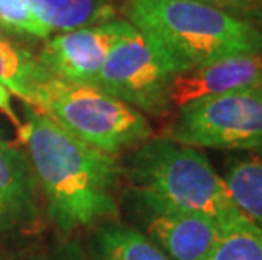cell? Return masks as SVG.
Segmentation results:
<instances>
[{
    "label": "cell",
    "mask_w": 262,
    "mask_h": 260,
    "mask_svg": "<svg viewBox=\"0 0 262 260\" xmlns=\"http://www.w3.org/2000/svg\"><path fill=\"white\" fill-rule=\"evenodd\" d=\"M164 137L196 149L257 151L262 146V86L186 105L178 110Z\"/></svg>",
    "instance_id": "6"
},
{
    "label": "cell",
    "mask_w": 262,
    "mask_h": 260,
    "mask_svg": "<svg viewBox=\"0 0 262 260\" xmlns=\"http://www.w3.org/2000/svg\"><path fill=\"white\" fill-rule=\"evenodd\" d=\"M0 31L5 34L48 39L49 29L37 19L29 0H0Z\"/></svg>",
    "instance_id": "16"
},
{
    "label": "cell",
    "mask_w": 262,
    "mask_h": 260,
    "mask_svg": "<svg viewBox=\"0 0 262 260\" xmlns=\"http://www.w3.org/2000/svg\"><path fill=\"white\" fill-rule=\"evenodd\" d=\"M17 135L49 218L63 233L117 213L112 191L124 169L114 154L80 140L31 107Z\"/></svg>",
    "instance_id": "1"
},
{
    "label": "cell",
    "mask_w": 262,
    "mask_h": 260,
    "mask_svg": "<svg viewBox=\"0 0 262 260\" xmlns=\"http://www.w3.org/2000/svg\"><path fill=\"white\" fill-rule=\"evenodd\" d=\"M255 86H262V53L232 54L178 73L169 86V107L180 110L203 98Z\"/></svg>",
    "instance_id": "9"
},
{
    "label": "cell",
    "mask_w": 262,
    "mask_h": 260,
    "mask_svg": "<svg viewBox=\"0 0 262 260\" xmlns=\"http://www.w3.org/2000/svg\"><path fill=\"white\" fill-rule=\"evenodd\" d=\"M200 2L215 5V7H224V5H247V4L259 2V0H200Z\"/></svg>",
    "instance_id": "19"
},
{
    "label": "cell",
    "mask_w": 262,
    "mask_h": 260,
    "mask_svg": "<svg viewBox=\"0 0 262 260\" xmlns=\"http://www.w3.org/2000/svg\"><path fill=\"white\" fill-rule=\"evenodd\" d=\"M125 208L134 226L171 260H205L222 233L210 218L178 208L139 187L130 186L127 191Z\"/></svg>",
    "instance_id": "7"
},
{
    "label": "cell",
    "mask_w": 262,
    "mask_h": 260,
    "mask_svg": "<svg viewBox=\"0 0 262 260\" xmlns=\"http://www.w3.org/2000/svg\"><path fill=\"white\" fill-rule=\"evenodd\" d=\"M37 19L49 32H68L114 19L110 0H29Z\"/></svg>",
    "instance_id": "11"
},
{
    "label": "cell",
    "mask_w": 262,
    "mask_h": 260,
    "mask_svg": "<svg viewBox=\"0 0 262 260\" xmlns=\"http://www.w3.org/2000/svg\"><path fill=\"white\" fill-rule=\"evenodd\" d=\"M125 174L132 187L210 218L222 231L250 221L232 201L222 176L196 147L166 137L147 139L127 159Z\"/></svg>",
    "instance_id": "3"
},
{
    "label": "cell",
    "mask_w": 262,
    "mask_h": 260,
    "mask_svg": "<svg viewBox=\"0 0 262 260\" xmlns=\"http://www.w3.org/2000/svg\"><path fill=\"white\" fill-rule=\"evenodd\" d=\"M225 187L235 206L262 230V156L247 154L228 160Z\"/></svg>",
    "instance_id": "13"
},
{
    "label": "cell",
    "mask_w": 262,
    "mask_h": 260,
    "mask_svg": "<svg viewBox=\"0 0 262 260\" xmlns=\"http://www.w3.org/2000/svg\"><path fill=\"white\" fill-rule=\"evenodd\" d=\"M32 107L80 140L107 154L150 139L146 115L97 85L48 73L32 90Z\"/></svg>",
    "instance_id": "4"
},
{
    "label": "cell",
    "mask_w": 262,
    "mask_h": 260,
    "mask_svg": "<svg viewBox=\"0 0 262 260\" xmlns=\"http://www.w3.org/2000/svg\"><path fill=\"white\" fill-rule=\"evenodd\" d=\"M92 260H171L136 226L105 223L90 243Z\"/></svg>",
    "instance_id": "12"
},
{
    "label": "cell",
    "mask_w": 262,
    "mask_h": 260,
    "mask_svg": "<svg viewBox=\"0 0 262 260\" xmlns=\"http://www.w3.org/2000/svg\"><path fill=\"white\" fill-rule=\"evenodd\" d=\"M31 260H86V257L76 243H63V245Z\"/></svg>",
    "instance_id": "17"
},
{
    "label": "cell",
    "mask_w": 262,
    "mask_h": 260,
    "mask_svg": "<svg viewBox=\"0 0 262 260\" xmlns=\"http://www.w3.org/2000/svg\"><path fill=\"white\" fill-rule=\"evenodd\" d=\"M205 260H262V230L252 221L224 230Z\"/></svg>",
    "instance_id": "15"
},
{
    "label": "cell",
    "mask_w": 262,
    "mask_h": 260,
    "mask_svg": "<svg viewBox=\"0 0 262 260\" xmlns=\"http://www.w3.org/2000/svg\"><path fill=\"white\" fill-rule=\"evenodd\" d=\"M37 182L22 147L0 139V233L36 220Z\"/></svg>",
    "instance_id": "10"
},
{
    "label": "cell",
    "mask_w": 262,
    "mask_h": 260,
    "mask_svg": "<svg viewBox=\"0 0 262 260\" xmlns=\"http://www.w3.org/2000/svg\"><path fill=\"white\" fill-rule=\"evenodd\" d=\"M125 20L112 19L97 26L58 32L39 51V63L61 80L95 85L110 48L119 39Z\"/></svg>",
    "instance_id": "8"
},
{
    "label": "cell",
    "mask_w": 262,
    "mask_h": 260,
    "mask_svg": "<svg viewBox=\"0 0 262 260\" xmlns=\"http://www.w3.org/2000/svg\"><path fill=\"white\" fill-rule=\"evenodd\" d=\"M0 112L4 115H7V117L12 120V124L15 125V129H19L20 127V120L17 117V113L14 112L12 108V103H10V93L5 86L0 85Z\"/></svg>",
    "instance_id": "18"
},
{
    "label": "cell",
    "mask_w": 262,
    "mask_h": 260,
    "mask_svg": "<svg viewBox=\"0 0 262 260\" xmlns=\"http://www.w3.org/2000/svg\"><path fill=\"white\" fill-rule=\"evenodd\" d=\"M176 66L147 34L125 20L119 39L110 48L97 85L139 112L164 115Z\"/></svg>",
    "instance_id": "5"
},
{
    "label": "cell",
    "mask_w": 262,
    "mask_h": 260,
    "mask_svg": "<svg viewBox=\"0 0 262 260\" xmlns=\"http://www.w3.org/2000/svg\"><path fill=\"white\" fill-rule=\"evenodd\" d=\"M127 20L166 53L178 73L232 54L262 53V32L200 0H127Z\"/></svg>",
    "instance_id": "2"
},
{
    "label": "cell",
    "mask_w": 262,
    "mask_h": 260,
    "mask_svg": "<svg viewBox=\"0 0 262 260\" xmlns=\"http://www.w3.org/2000/svg\"><path fill=\"white\" fill-rule=\"evenodd\" d=\"M48 73L49 71L39 63L37 56H32L0 31V85L7 88L10 95H15L27 103V107H32V90Z\"/></svg>",
    "instance_id": "14"
},
{
    "label": "cell",
    "mask_w": 262,
    "mask_h": 260,
    "mask_svg": "<svg viewBox=\"0 0 262 260\" xmlns=\"http://www.w3.org/2000/svg\"><path fill=\"white\" fill-rule=\"evenodd\" d=\"M254 152H257V154H260V156H262V146H260V147L257 149V151H254Z\"/></svg>",
    "instance_id": "20"
}]
</instances>
